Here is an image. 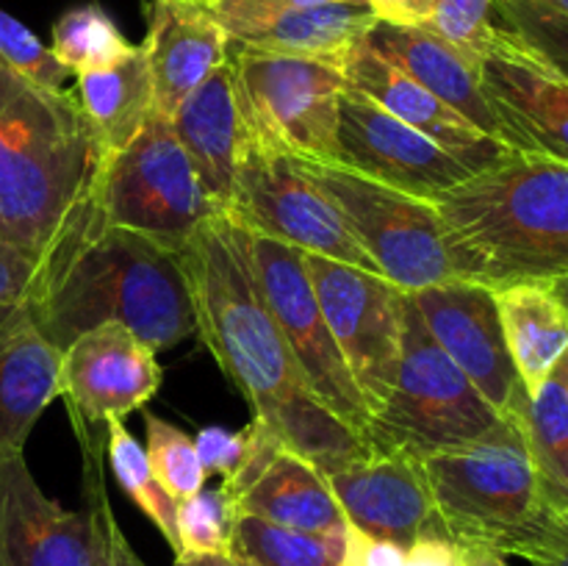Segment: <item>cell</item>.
Here are the masks:
<instances>
[{"label": "cell", "mask_w": 568, "mask_h": 566, "mask_svg": "<svg viewBox=\"0 0 568 566\" xmlns=\"http://www.w3.org/2000/svg\"><path fill=\"white\" fill-rule=\"evenodd\" d=\"M181 255L197 336L250 405L253 422L325 475L366 458L372 444L311 394L258 289L250 233L222 211L200 225Z\"/></svg>", "instance_id": "obj_1"}, {"label": "cell", "mask_w": 568, "mask_h": 566, "mask_svg": "<svg viewBox=\"0 0 568 566\" xmlns=\"http://www.w3.org/2000/svg\"><path fill=\"white\" fill-rule=\"evenodd\" d=\"M26 305L59 353L103 322H120L155 353L197 336L183 255L111 225L92 192L39 253Z\"/></svg>", "instance_id": "obj_2"}, {"label": "cell", "mask_w": 568, "mask_h": 566, "mask_svg": "<svg viewBox=\"0 0 568 566\" xmlns=\"http://www.w3.org/2000/svg\"><path fill=\"white\" fill-rule=\"evenodd\" d=\"M433 203L460 281L503 289L568 277L566 161L514 153Z\"/></svg>", "instance_id": "obj_3"}, {"label": "cell", "mask_w": 568, "mask_h": 566, "mask_svg": "<svg viewBox=\"0 0 568 566\" xmlns=\"http://www.w3.org/2000/svg\"><path fill=\"white\" fill-rule=\"evenodd\" d=\"M103 148L67 89L0 64V236L39 255L92 192Z\"/></svg>", "instance_id": "obj_4"}, {"label": "cell", "mask_w": 568, "mask_h": 566, "mask_svg": "<svg viewBox=\"0 0 568 566\" xmlns=\"http://www.w3.org/2000/svg\"><path fill=\"white\" fill-rule=\"evenodd\" d=\"M427 486L444 533L460 547H486L530 560L566 530L547 503L519 420H503L464 447L427 458Z\"/></svg>", "instance_id": "obj_5"}, {"label": "cell", "mask_w": 568, "mask_h": 566, "mask_svg": "<svg viewBox=\"0 0 568 566\" xmlns=\"http://www.w3.org/2000/svg\"><path fill=\"white\" fill-rule=\"evenodd\" d=\"M503 420L427 333L414 300L405 292L397 381L366 431L372 449H397L427 458L475 442Z\"/></svg>", "instance_id": "obj_6"}, {"label": "cell", "mask_w": 568, "mask_h": 566, "mask_svg": "<svg viewBox=\"0 0 568 566\" xmlns=\"http://www.w3.org/2000/svg\"><path fill=\"white\" fill-rule=\"evenodd\" d=\"M94 203L116 228L183 253L203 222L222 214L203 192L170 120L148 125L114 153L103 155L92 186Z\"/></svg>", "instance_id": "obj_7"}, {"label": "cell", "mask_w": 568, "mask_h": 566, "mask_svg": "<svg viewBox=\"0 0 568 566\" xmlns=\"http://www.w3.org/2000/svg\"><path fill=\"white\" fill-rule=\"evenodd\" d=\"M227 61L253 142L300 161L342 164L338 103L347 89L342 67L233 42Z\"/></svg>", "instance_id": "obj_8"}, {"label": "cell", "mask_w": 568, "mask_h": 566, "mask_svg": "<svg viewBox=\"0 0 568 566\" xmlns=\"http://www.w3.org/2000/svg\"><path fill=\"white\" fill-rule=\"evenodd\" d=\"M300 166L305 178L342 211L361 247L394 286L419 292L455 281L433 200L405 194L344 164L300 161Z\"/></svg>", "instance_id": "obj_9"}, {"label": "cell", "mask_w": 568, "mask_h": 566, "mask_svg": "<svg viewBox=\"0 0 568 566\" xmlns=\"http://www.w3.org/2000/svg\"><path fill=\"white\" fill-rule=\"evenodd\" d=\"M225 214L255 236L381 275L342 211L305 178L300 161L253 139L239 161L236 186Z\"/></svg>", "instance_id": "obj_10"}, {"label": "cell", "mask_w": 568, "mask_h": 566, "mask_svg": "<svg viewBox=\"0 0 568 566\" xmlns=\"http://www.w3.org/2000/svg\"><path fill=\"white\" fill-rule=\"evenodd\" d=\"M303 264L349 375L375 416L397 381L405 292L377 272L325 255L303 253Z\"/></svg>", "instance_id": "obj_11"}, {"label": "cell", "mask_w": 568, "mask_h": 566, "mask_svg": "<svg viewBox=\"0 0 568 566\" xmlns=\"http://www.w3.org/2000/svg\"><path fill=\"white\" fill-rule=\"evenodd\" d=\"M258 289L286 336L288 350L308 383L311 394L358 436L366 438L372 414L347 370L342 350L327 327L311 277L303 264V250L250 233Z\"/></svg>", "instance_id": "obj_12"}, {"label": "cell", "mask_w": 568, "mask_h": 566, "mask_svg": "<svg viewBox=\"0 0 568 566\" xmlns=\"http://www.w3.org/2000/svg\"><path fill=\"white\" fill-rule=\"evenodd\" d=\"M408 294L427 333L475 383L486 403L505 420H521L530 397L508 353L494 289L455 277Z\"/></svg>", "instance_id": "obj_13"}, {"label": "cell", "mask_w": 568, "mask_h": 566, "mask_svg": "<svg viewBox=\"0 0 568 566\" xmlns=\"http://www.w3.org/2000/svg\"><path fill=\"white\" fill-rule=\"evenodd\" d=\"M161 381L155 350L120 322H103L61 350V400L78 438L105 433L109 422L142 411Z\"/></svg>", "instance_id": "obj_14"}, {"label": "cell", "mask_w": 568, "mask_h": 566, "mask_svg": "<svg viewBox=\"0 0 568 566\" xmlns=\"http://www.w3.org/2000/svg\"><path fill=\"white\" fill-rule=\"evenodd\" d=\"M480 87L508 148L568 164V81L503 26L480 61Z\"/></svg>", "instance_id": "obj_15"}, {"label": "cell", "mask_w": 568, "mask_h": 566, "mask_svg": "<svg viewBox=\"0 0 568 566\" xmlns=\"http://www.w3.org/2000/svg\"><path fill=\"white\" fill-rule=\"evenodd\" d=\"M338 150L349 170L425 200H436L471 175L430 137L405 125L349 83L338 103Z\"/></svg>", "instance_id": "obj_16"}, {"label": "cell", "mask_w": 568, "mask_h": 566, "mask_svg": "<svg viewBox=\"0 0 568 566\" xmlns=\"http://www.w3.org/2000/svg\"><path fill=\"white\" fill-rule=\"evenodd\" d=\"M222 488L231 494L239 516L272 522L314 536H344L342 508L325 481V472L283 447L270 431L250 420L247 455Z\"/></svg>", "instance_id": "obj_17"}, {"label": "cell", "mask_w": 568, "mask_h": 566, "mask_svg": "<svg viewBox=\"0 0 568 566\" xmlns=\"http://www.w3.org/2000/svg\"><path fill=\"white\" fill-rule=\"evenodd\" d=\"M344 522L408 549L416 538L442 536L436 503L422 458L397 449H372L366 458L325 475Z\"/></svg>", "instance_id": "obj_18"}, {"label": "cell", "mask_w": 568, "mask_h": 566, "mask_svg": "<svg viewBox=\"0 0 568 566\" xmlns=\"http://www.w3.org/2000/svg\"><path fill=\"white\" fill-rule=\"evenodd\" d=\"M227 39L264 53L303 55L344 70L377 20L366 6H300L292 0H209Z\"/></svg>", "instance_id": "obj_19"}, {"label": "cell", "mask_w": 568, "mask_h": 566, "mask_svg": "<svg viewBox=\"0 0 568 566\" xmlns=\"http://www.w3.org/2000/svg\"><path fill=\"white\" fill-rule=\"evenodd\" d=\"M92 555L89 511L50 499L26 453L0 455V566H92Z\"/></svg>", "instance_id": "obj_20"}, {"label": "cell", "mask_w": 568, "mask_h": 566, "mask_svg": "<svg viewBox=\"0 0 568 566\" xmlns=\"http://www.w3.org/2000/svg\"><path fill=\"white\" fill-rule=\"evenodd\" d=\"M344 78H347L349 87L381 103L388 114L430 137L438 148L455 155L469 172L488 170V166L499 164V161L510 159L516 153L514 148L483 133L466 117L449 109L444 100H438L416 78L399 70L394 61H388L369 42V37L344 61Z\"/></svg>", "instance_id": "obj_21"}, {"label": "cell", "mask_w": 568, "mask_h": 566, "mask_svg": "<svg viewBox=\"0 0 568 566\" xmlns=\"http://www.w3.org/2000/svg\"><path fill=\"white\" fill-rule=\"evenodd\" d=\"M142 50L153 87V117L172 120L178 105L225 64L231 39L205 6L153 0Z\"/></svg>", "instance_id": "obj_22"}, {"label": "cell", "mask_w": 568, "mask_h": 566, "mask_svg": "<svg viewBox=\"0 0 568 566\" xmlns=\"http://www.w3.org/2000/svg\"><path fill=\"white\" fill-rule=\"evenodd\" d=\"M170 125L183 153L192 161L203 192L209 194L216 209L227 211L233 200V186H236L239 161L250 142L231 61L216 67L178 105Z\"/></svg>", "instance_id": "obj_23"}, {"label": "cell", "mask_w": 568, "mask_h": 566, "mask_svg": "<svg viewBox=\"0 0 568 566\" xmlns=\"http://www.w3.org/2000/svg\"><path fill=\"white\" fill-rule=\"evenodd\" d=\"M61 397V353L26 303L0 309V455L26 453L39 416Z\"/></svg>", "instance_id": "obj_24"}, {"label": "cell", "mask_w": 568, "mask_h": 566, "mask_svg": "<svg viewBox=\"0 0 568 566\" xmlns=\"http://www.w3.org/2000/svg\"><path fill=\"white\" fill-rule=\"evenodd\" d=\"M369 42L388 61H394L399 70H405L422 87L430 89L449 109L466 117L483 133L503 142L497 117H494L491 105L483 94L480 67L466 59L460 50H455L453 44L444 42L442 37H436V33L422 26L405 28L386 26V22H377L372 28Z\"/></svg>", "instance_id": "obj_25"}, {"label": "cell", "mask_w": 568, "mask_h": 566, "mask_svg": "<svg viewBox=\"0 0 568 566\" xmlns=\"http://www.w3.org/2000/svg\"><path fill=\"white\" fill-rule=\"evenodd\" d=\"M505 342L527 397L538 392L568 353V305L549 283L494 289Z\"/></svg>", "instance_id": "obj_26"}, {"label": "cell", "mask_w": 568, "mask_h": 566, "mask_svg": "<svg viewBox=\"0 0 568 566\" xmlns=\"http://www.w3.org/2000/svg\"><path fill=\"white\" fill-rule=\"evenodd\" d=\"M72 98L98 133L103 155L125 148L153 117V87L142 44L116 67L75 75Z\"/></svg>", "instance_id": "obj_27"}, {"label": "cell", "mask_w": 568, "mask_h": 566, "mask_svg": "<svg viewBox=\"0 0 568 566\" xmlns=\"http://www.w3.org/2000/svg\"><path fill=\"white\" fill-rule=\"evenodd\" d=\"M519 422L544 497L560 516H568V392L564 383L555 375L549 377L532 394Z\"/></svg>", "instance_id": "obj_28"}, {"label": "cell", "mask_w": 568, "mask_h": 566, "mask_svg": "<svg viewBox=\"0 0 568 566\" xmlns=\"http://www.w3.org/2000/svg\"><path fill=\"white\" fill-rule=\"evenodd\" d=\"M48 48L70 75H83V72L116 67L133 55L136 44L122 37L116 22L98 0H89L75 9H67L53 22Z\"/></svg>", "instance_id": "obj_29"}, {"label": "cell", "mask_w": 568, "mask_h": 566, "mask_svg": "<svg viewBox=\"0 0 568 566\" xmlns=\"http://www.w3.org/2000/svg\"><path fill=\"white\" fill-rule=\"evenodd\" d=\"M344 536L288 530L255 516H239L231 553L244 566H338Z\"/></svg>", "instance_id": "obj_30"}, {"label": "cell", "mask_w": 568, "mask_h": 566, "mask_svg": "<svg viewBox=\"0 0 568 566\" xmlns=\"http://www.w3.org/2000/svg\"><path fill=\"white\" fill-rule=\"evenodd\" d=\"M105 453H109L111 472H114L116 483L122 492L139 505L144 516L159 527L164 542L170 544L172 553L181 555V536H178V503L164 492L159 481H155L153 469H150L148 453L142 444L133 438L125 422L114 420L105 425Z\"/></svg>", "instance_id": "obj_31"}, {"label": "cell", "mask_w": 568, "mask_h": 566, "mask_svg": "<svg viewBox=\"0 0 568 566\" xmlns=\"http://www.w3.org/2000/svg\"><path fill=\"white\" fill-rule=\"evenodd\" d=\"M81 444L83 458V508L92 516L94 533V555L92 566H148L131 547V542L122 533L114 511H111L109 492L103 483V464H105V438Z\"/></svg>", "instance_id": "obj_32"}, {"label": "cell", "mask_w": 568, "mask_h": 566, "mask_svg": "<svg viewBox=\"0 0 568 566\" xmlns=\"http://www.w3.org/2000/svg\"><path fill=\"white\" fill-rule=\"evenodd\" d=\"M144 436H148L144 453H148L150 469L175 503L203 492L209 475L200 464L197 447L189 433L161 416L144 414Z\"/></svg>", "instance_id": "obj_33"}, {"label": "cell", "mask_w": 568, "mask_h": 566, "mask_svg": "<svg viewBox=\"0 0 568 566\" xmlns=\"http://www.w3.org/2000/svg\"><path fill=\"white\" fill-rule=\"evenodd\" d=\"M497 22L568 81V14L541 0H497Z\"/></svg>", "instance_id": "obj_34"}, {"label": "cell", "mask_w": 568, "mask_h": 566, "mask_svg": "<svg viewBox=\"0 0 568 566\" xmlns=\"http://www.w3.org/2000/svg\"><path fill=\"white\" fill-rule=\"evenodd\" d=\"M236 505L225 488H203L178 503L181 553H231Z\"/></svg>", "instance_id": "obj_35"}, {"label": "cell", "mask_w": 568, "mask_h": 566, "mask_svg": "<svg viewBox=\"0 0 568 566\" xmlns=\"http://www.w3.org/2000/svg\"><path fill=\"white\" fill-rule=\"evenodd\" d=\"M422 28L442 37L480 67L483 55L499 31L497 0H442L430 22Z\"/></svg>", "instance_id": "obj_36"}, {"label": "cell", "mask_w": 568, "mask_h": 566, "mask_svg": "<svg viewBox=\"0 0 568 566\" xmlns=\"http://www.w3.org/2000/svg\"><path fill=\"white\" fill-rule=\"evenodd\" d=\"M0 64L48 89H64L70 78L48 44L39 42L37 33L28 31L17 17L3 9H0Z\"/></svg>", "instance_id": "obj_37"}, {"label": "cell", "mask_w": 568, "mask_h": 566, "mask_svg": "<svg viewBox=\"0 0 568 566\" xmlns=\"http://www.w3.org/2000/svg\"><path fill=\"white\" fill-rule=\"evenodd\" d=\"M194 447L205 475H222V481H227L247 455V427L244 431H227L220 425L203 427L194 436Z\"/></svg>", "instance_id": "obj_38"}, {"label": "cell", "mask_w": 568, "mask_h": 566, "mask_svg": "<svg viewBox=\"0 0 568 566\" xmlns=\"http://www.w3.org/2000/svg\"><path fill=\"white\" fill-rule=\"evenodd\" d=\"M39 255L17 247L0 236V309L26 303L37 275Z\"/></svg>", "instance_id": "obj_39"}, {"label": "cell", "mask_w": 568, "mask_h": 566, "mask_svg": "<svg viewBox=\"0 0 568 566\" xmlns=\"http://www.w3.org/2000/svg\"><path fill=\"white\" fill-rule=\"evenodd\" d=\"M338 566H405V547L347 525Z\"/></svg>", "instance_id": "obj_40"}, {"label": "cell", "mask_w": 568, "mask_h": 566, "mask_svg": "<svg viewBox=\"0 0 568 566\" xmlns=\"http://www.w3.org/2000/svg\"><path fill=\"white\" fill-rule=\"evenodd\" d=\"M442 0H364L377 22L386 26H427Z\"/></svg>", "instance_id": "obj_41"}, {"label": "cell", "mask_w": 568, "mask_h": 566, "mask_svg": "<svg viewBox=\"0 0 568 566\" xmlns=\"http://www.w3.org/2000/svg\"><path fill=\"white\" fill-rule=\"evenodd\" d=\"M405 566H466L464 547L442 536L416 538L405 549Z\"/></svg>", "instance_id": "obj_42"}, {"label": "cell", "mask_w": 568, "mask_h": 566, "mask_svg": "<svg viewBox=\"0 0 568 566\" xmlns=\"http://www.w3.org/2000/svg\"><path fill=\"white\" fill-rule=\"evenodd\" d=\"M172 566H242L233 553H181Z\"/></svg>", "instance_id": "obj_43"}, {"label": "cell", "mask_w": 568, "mask_h": 566, "mask_svg": "<svg viewBox=\"0 0 568 566\" xmlns=\"http://www.w3.org/2000/svg\"><path fill=\"white\" fill-rule=\"evenodd\" d=\"M532 566H568V525L566 530L555 538L549 547H544L536 558H530Z\"/></svg>", "instance_id": "obj_44"}, {"label": "cell", "mask_w": 568, "mask_h": 566, "mask_svg": "<svg viewBox=\"0 0 568 566\" xmlns=\"http://www.w3.org/2000/svg\"><path fill=\"white\" fill-rule=\"evenodd\" d=\"M464 558L466 566H510L508 560H505V555L486 547H464Z\"/></svg>", "instance_id": "obj_45"}, {"label": "cell", "mask_w": 568, "mask_h": 566, "mask_svg": "<svg viewBox=\"0 0 568 566\" xmlns=\"http://www.w3.org/2000/svg\"><path fill=\"white\" fill-rule=\"evenodd\" d=\"M300 6H364V0H292Z\"/></svg>", "instance_id": "obj_46"}, {"label": "cell", "mask_w": 568, "mask_h": 566, "mask_svg": "<svg viewBox=\"0 0 568 566\" xmlns=\"http://www.w3.org/2000/svg\"><path fill=\"white\" fill-rule=\"evenodd\" d=\"M549 286H552L555 294H558V297L564 300V303L568 305V277H560V281H552V283H549Z\"/></svg>", "instance_id": "obj_47"}, {"label": "cell", "mask_w": 568, "mask_h": 566, "mask_svg": "<svg viewBox=\"0 0 568 566\" xmlns=\"http://www.w3.org/2000/svg\"><path fill=\"white\" fill-rule=\"evenodd\" d=\"M555 377H558V381L564 383L566 392H568V353L564 355V361H560V364H558V370H555Z\"/></svg>", "instance_id": "obj_48"}, {"label": "cell", "mask_w": 568, "mask_h": 566, "mask_svg": "<svg viewBox=\"0 0 568 566\" xmlns=\"http://www.w3.org/2000/svg\"><path fill=\"white\" fill-rule=\"evenodd\" d=\"M541 3H547L549 9L564 11V14H568V0H541Z\"/></svg>", "instance_id": "obj_49"}, {"label": "cell", "mask_w": 568, "mask_h": 566, "mask_svg": "<svg viewBox=\"0 0 568 566\" xmlns=\"http://www.w3.org/2000/svg\"><path fill=\"white\" fill-rule=\"evenodd\" d=\"M189 3H200V6H205V3H209V0H189Z\"/></svg>", "instance_id": "obj_50"}, {"label": "cell", "mask_w": 568, "mask_h": 566, "mask_svg": "<svg viewBox=\"0 0 568 566\" xmlns=\"http://www.w3.org/2000/svg\"><path fill=\"white\" fill-rule=\"evenodd\" d=\"M239 564H242V560H239ZM242 566H244V564H242Z\"/></svg>", "instance_id": "obj_51"}]
</instances>
